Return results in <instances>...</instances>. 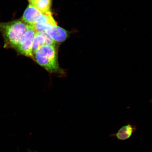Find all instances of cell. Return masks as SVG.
<instances>
[{
	"instance_id": "obj_4",
	"label": "cell",
	"mask_w": 152,
	"mask_h": 152,
	"mask_svg": "<svg viewBox=\"0 0 152 152\" xmlns=\"http://www.w3.org/2000/svg\"><path fill=\"white\" fill-rule=\"evenodd\" d=\"M43 13L34 5L29 4L25 10L22 20L28 25L33 26L37 23Z\"/></svg>"
},
{
	"instance_id": "obj_3",
	"label": "cell",
	"mask_w": 152,
	"mask_h": 152,
	"mask_svg": "<svg viewBox=\"0 0 152 152\" xmlns=\"http://www.w3.org/2000/svg\"><path fill=\"white\" fill-rule=\"evenodd\" d=\"M37 32L33 26H30L24 33L16 49L20 54L33 58L32 47Z\"/></svg>"
},
{
	"instance_id": "obj_10",
	"label": "cell",
	"mask_w": 152,
	"mask_h": 152,
	"mask_svg": "<svg viewBox=\"0 0 152 152\" xmlns=\"http://www.w3.org/2000/svg\"><path fill=\"white\" fill-rule=\"evenodd\" d=\"M29 4H34L37 0H28Z\"/></svg>"
},
{
	"instance_id": "obj_5",
	"label": "cell",
	"mask_w": 152,
	"mask_h": 152,
	"mask_svg": "<svg viewBox=\"0 0 152 152\" xmlns=\"http://www.w3.org/2000/svg\"><path fill=\"white\" fill-rule=\"evenodd\" d=\"M56 25L57 23L53 18L52 13H51L49 14H43V16L39 21L33 26L37 33L45 31L49 28Z\"/></svg>"
},
{
	"instance_id": "obj_12",
	"label": "cell",
	"mask_w": 152,
	"mask_h": 152,
	"mask_svg": "<svg viewBox=\"0 0 152 152\" xmlns=\"http://www.w3.org/2000/svg\"><path fill=\"white\" fill-rule=\"evenodd\" d=\"M151 103L152 104V99H151Z\"/></svg>"
},
{
	"instance_id": "obj_9",
	"label": "cell",
	"mask_w": 152,
	"mask_h": 152,
	"mask_svg": "<svg viewBox=\"0 0 152 152\" xmlns=\"http://www.w3.org/2000/svg\"><path fill=\"white\" fill-rule=\"evenodd\" d=\"M46 41L45 37L40 32H37L34 38L32 51L33 55L34 53L40 48L45 45Z\"/></svg>"
},
{
	"instance_id": "obj_7",
	"label": "cell",
	"mask_w": 152,
	"mask_h": 152,
	"mask_svg": "<svg viewBox=\"0 0 152 152\" xmlns=\"http://www.w3.org/2000/svg\"><path fill=\"white\" fill-rule=\"evenodd\" d=\"M137 129L135 125L129 123L121 127L116 133L111 134L110 136L114 137L118 140H126L132 137Z\"/></svg>"
},
{
	"instance_id": "obj_1",
	"label": "cell",
	"mask_w": 152,
	"mask_h": 152,
	"mask_svg": "<svg viewBox=\"0 0 152 152\" xmlns=\"http://www.w3.org/2000/svg\"><path fill=\"white\" fill-rule=\"evenodd\" d=\"M29 26L21 19L0 22V32L4 39V47L16 49Z\"/></svg>"
},
{
	"instance_id": "obj_8",
	"label": "cell",
	"mask_w": 152,
	"mask_h": 152,
	"mask_svg": "<svg viewBox=\"0 0 152 152\" xmlns=\"http://www.w3.org/2000/svg\"><path fill=\"white\" fill-rule=\"evenodd\" d=\"M52 1V0H37L33 5L43 14H49L52 13L50 9Z\"/></svg>"
},
{
	"instance_id": "obj_2",
	"label": "cell",
	"mask_w": 152,
	"mask_h": 152,
	"mask_svg": "<svg viewBox=\"0 0 152 152\" xmlns=\"http://www.w3.org/2000/svg\"><path fill=\"white\" fill-rule=\"evenodd\" d=\"M55 45H45L33 54V58L42 67L51 73H59L62 70L59 66Z\"/></svg>"
},
{
	"instance_id": "obj_11",
	"label": "cell",
	"mask_w": 152,
	"mask_h": 152,
	"mask_svg": "<svg viewBox=\"0 0 152 152\" xmlns=\"http://www.w3.org/2000/svg\"><path fill=\"white\" fill-rule=\"evenodd\" d=\"M28 152H37V151H29Z\"/></svg>"
},
{
	"instance_id": "obj_6",
	"label": "cell",
	"mask_w": 152,
	"mask_h": 152,
	"mask_svg": "<svg viewBox=\"0 0 152 152\" xmlns=\"http://www.w3.org/2000/svg\"><path fill=\"white\" fill-rule=\"evenodd\" d=\"M55 42H62L67 39L68 32L56 25L52 26L45 31Z\"/></svg>"
}]
</instances>
